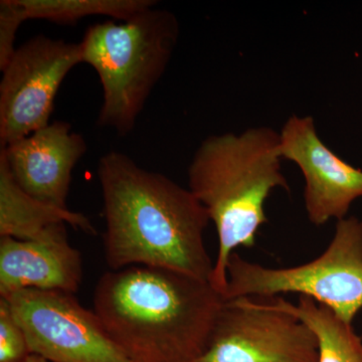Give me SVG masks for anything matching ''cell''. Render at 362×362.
I'll list each match as a JSON object with an SVG mask.
<instances>
[{"label":"cell","instance_id":"30bf717a","mask_svg":"<svg viewBox=\"0 0 362 362\" xmlns=\"http://www.w3.org/2000/svg\"><path fill=\"white\" fill-rule=\"evenodd\" d=\"M85 138L70 123L54 121L0 149L21 189L35 199L66 209L73 169L87 152Z\"/></svg>","mask_w":362,"mask_h":362},{"label":"cell","instance_id":"9c48e42d","mask_svg":"<svg viewBox=\"0 0 362 362\" xmlns=\"http://www.w3.org/2000/svg\"><path fill=\"white\" fill-rule=\"evenodd\" d=\"M282 158L295 162L305 180L304 202L313 225L345 218L362 197V170L343 161L317 135L310 116L290 117L280 132Z\"/></svg>","mask_w":362,"mask_h":362},{"label":"cell","instance_id":"3957f363","mask_svg":"<svg viewBox=\"0 0 362 362\" xmlns=\"http://www.w3.org/2000/svg\"><path fill=\"white\" fill-rule=\"evenodd\" d=\"M280 133L269 127L213 135L202 142L188 168V189L216 226L218 251L211 284L223 296L228 259L252 247L265 225V204L276 188L289 190L281 169Z\"/></svg>","mask_w":362,"mask_h":362},{"label":"cell","instance_id":"5b68a950","mask_svg":"<svg viewBox=\"0 0 362 362\" xmlns=\"http://www.w3.org/2000/svg\"><path fill=\"white\" fill-rule=\"evenodd\" d=\"M225 301L295 293L328 307L350 324L362 309V221H337L329 246L318 258L290 268H268L233 252Z\"/></svg>","mask_w":362,"mask_h":362},{"label":"cell","instance_id":"6da1fadb","mask_svg":"<svg viewBox=\"0 0 362 362\" xmlns=\"http://www.w3.org/2000/svg\"><path fill=\"white\" fill-rule=\"evenodd\" d=\"M97 173L112 271L145 266L211 281L214 263L204 244L211 218L188 188L118 151L99 159Z\"/></svg>","mask_w":362,"mask_h":362},{"label":"cell","instance_id":"ba28073f","mask_svg":"<svg viewBox=\"0 0 362 362\" xmlns=\"http://www.w3.org/2000/svg\"><path fill=\"white\" fill-rule=\"evenodd\" d=\"M199 362H318L313 333L268 298L225 301Z\"/></svg>","mask_w":362,"mask_h":362},{"label":"cell","instance_id":"e0dca14e","mask_svg":"<svg viewBox=\"0 0 362 362\" xmlns=\"http://www.w3.org/2000/svg\"><path fill=\"white\" fill-rule=\"evenodd\" d=\"M23 362H49L37 354H30Z\"/></svg>","mask_w":362,"mask_h":362},{"label":"cell","instance_id":"7c38bea8","mask_svg":"<svg viewBox=\"0 0 362 362\" xmlns=\"http://www.w3.org/2000/svg\"><path fill=\"white\" fill-rule=\"evenodd\" d=\"M58 223H69L89 235L97 233L84 214L51 206L26 194L0 156V237L30 240Z\"/></svg>","mask_w":362,"mask_h":362},{"label":"cell","instance_id":"4fadbf2b","mask_svg":"<svg viewBox=\"0 0 362 362\" xmlns=\"http://www.w3.org/2000/svg\"><path fill=\"white\" fill-rule=\"evenodd\" d=\"M268 299L275 308L297 317L313 333L318 362H362L361 337L352 324L334 311L308 297L300 296L297 305L280 296Z\"/></svg>","mask_w":362,"mask_h":362},{"label":"cell","instance_id":"277c9868","mask_svg":"<svg viewBox=\"0 0 362 362\" xmlns=\"http://www.w3.org/2000/svg\"><path fill=\"white\" fill-rule=\"evenodd\" d=\"M177 18L165 9H146L123 23L110 20L86 30L83 63L93 66L103 89L100 127L127 136L152 90L165 73L177 44Z\"/></svg>","mask_w":362,"mask_h":362},{"label":"cell","instance_id":"7a4b0ae2","mask_svg":"<svg viewBox=\"0 0 362 362\" xmlns=\"http://www.w3.org/2000/svg\"><path fill=\"white\" fill-rule=\"evenodd\" d=\"M225 299L209 281L132 266L105 273L94 312L130 362H199Z\"/></svg>","mask_w":362,"mask_h":362},{"label":"cell","instance_id":"9a60e30c","mask_svg":"<svg viewBox=\"0 0 362 362\" xmlns=\"http://www.w3.org/2000/svg\"><path fill=\"white\" fill-rule=\"evenodd\" d=\"M28 340L11 304L0 298V362H23L30 356Z\"/></svg>","mask_w":362,"mask_h":362},{"label":"cell","instance_id":"2e32d148","mask_svg":"<svg viewBox=\"0 0 362 362\" xmlns=\"http://www.w3.org/2000/svg\"><path fill=\"white\" fill-rule=\"evenodd\" d=\"M25 21L14 0L0 1V71L6 68L16 52V33Z\"/></svg>","mask_w":362,"mask_h":362},{"label":"cell","instance_id":"8fae6325","mask_svg":"<svg viewBox=\"0 0 362 362\" xmlns=\"http://www.w3.org/2000/svg\"><path fill=\"white\" fill-rule=\"evenodd\" d=\"M82 280V256L71 246L66 223L30 240L0 237V297L26 289L76 294Z\"/></svg>","mask_w":362,"mask_h":362},{"label":"cell","instance_id":"5bb4252c","mask_svg":"<svg viewBox=\"0 0 362 362\" xmlns=\"http://www.w3.org/2000/svg\"><path fill=\"white\" fill-rule=\"evenodd\" d=\"M23 21L44 20L74 23L92 16H109L125 21L146 9L156 0H14Z\"/></svg>","mask_w":362,"mask_h":362},{"label":"cell","instance_id":"52a82bcc","mask_svg":"<svg viewBox=\"0 0 362 362\" xmlns=\"http://www.w3.org/2000/svg\"><path fill=\"white\" fill-rule=\"evenodd\" d=\"M6 299L30 354L49 362H130L75 294L26 289Z\"/></svg>","mask_w":362,"mask_h":362},{"label":"cell","instance_id":"8992f818","mask_svg":"<svg viewBox=\"0 0 362 362\" xmlns=\"http://www.w3.org/2000/svg\"><path fill=\"white\" fill-rule=\"evenodd\" d=\"M81 63L80 42L37 35L16 49L1 71V147L49 125L62 83Z\"/></svg>","mask_w":362,"mask_h":362}]
</instances>
